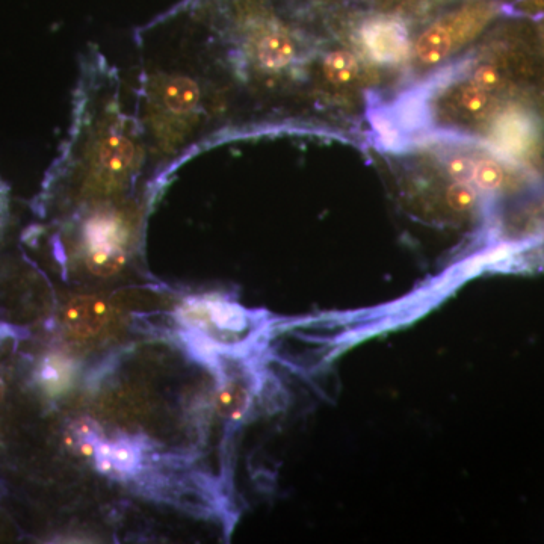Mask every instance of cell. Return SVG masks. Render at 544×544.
Returning a JSON list of instances; mask_svg holds the SVG:
<instances>
[{
  "mask_svg": "<svg viewBox=\"0 0 544 544\" xmlns=\"http://www.w3.org/2000/svg\"><path fill=\"white\" fill-rule=\"evenodd\" d=\"M448 201L451 208L458 212H466L472 209L476 203V192L473 186L467 182H455L448 189Z\"/></svg>",
  "mask_w": 544,
  "mask_h": 544,
  "instance_id": "obj_14",
  "label": "cell"
},
{
  "mask_svg": "<svg viewBox=\"0 0 544 544\" xmlns=\"http://www.w3.org/2000/svg\"><path fill=\"white\" fill-rule=\"evenodd\" d=\"M241 380H224L218 392V408L229 419H241L250 402V393Z\"/></svg>",
  "mask_w": 544,
  "mask_h": 544,
  "instance_id": "obj_9",
  "label": "cell"
},
{
  "mask_svg": "<svg viewBox=\"0 0 544 544\" xmlns=\"http://www.w3.org/2000/svg\"><path fill=\"white\" fill-rule=\"evenodd\" d=\"M455 46H458V41L446 19L424 32L416 43V55L424 64H439Z\"/></svg>",
  "mask_w": 544,
  "mask_h": 544,
  "instance_id": "obj_7",
  "label": "cell"
},
{
  "mask_svg": "<svg viewBox=\"0 0 544 544\" xmlns=\"http://www.w3.org/2000/svg\"><path fill=\"white\" fill-rule=\"evenodd\" d=\"M475 162L466 156H455L449 161L448 171L455 182H472L473 171H475Z\"/></svg>",
  "mask_w": 544,
  "mask_h": 544,
  "instance_id": "obj_17",
  "label": "cell"
},
{
  "mask_svg": "<svg viewBox=\"0 0 544 544\" xmlns=\"http://www.w3.org/2000/svg\"><path fill=\"white\" fill-rule=\"evenodd\" d=\"M473 84L486 91L496 90L501 85V75L492 65H484V67L478 68V72L475 73Z\"/></svg>",
  "mask_w": 544,
  "mask_h": 544,
  "instance_id": "obj_18",
  "label": "cell"
},
{
  "mask_svg": "<svg viewBox=\"0 0 544 544\" xmlns=\"http://www.w3.org/2000/svg\"><path fill=\"white\" fill-rule=\"evenodd\" d=\"M427 100L421 94H407L395 106V121L404 130H418L428 123Z\"/></svg>",
  "mask_w": 544,
  "mask_h": 544,
  "instance_id": "obj_8",
  "label": "cell"
},
{
  "mask_svg": "<svg viewBox=\"0 0 544 544\" xmlns=\"http://www.w3.org/2000/svg\"><path fill=\"white\" fill-rule=\"evenodd\" d=\"M256 55L260 67L268 72H279L294 59V41L282 31L266 32L257 41Z\"/></svg>",
  "mask_w": 544,
  "mask_h": 544,
  "instance_id": "obj_6",
  "label": "cell"
},
{
  "mask_svg": "<svg viewBox=\"0 0 544 544\" xmlns=\"http://www.w3.org/2000/svg\"><path fill=\"white\" fill-rule=\"evenodd\" d=\"M325 75L334 84H347L357 76V61L348 52H333L324 64Z\"/></svg>",
  "mask_w": 544,
  "mask_h": 544,
  "instance_id": "obj_11",
  "label": "cell"
},
{
  "mask_svg": "<svg viewBox=\"0 0 544 544\" xmlns=\"http://www.w3.org/2000/svg\"><path fill=\"white\" fill-rule=\"evenodd\" d=\"M111 318L108 301L96 295L73 298L64 310V322L68 330L81 337L96 336Z\"/></svg>",
  "mask_w": 544,
  "mask_h": 544,
  "instance_id": "obj_4",
  "label": "cell"
},
{
  "mask_svg": "<svg viewBox=\"0 0 544 544\" xmlns=\"http://www.w3.org/2000/svg\"><path fill=\"white\" fill-rule=\"evenodd\" d=\"M5 398V384L4 381H2V378H0V404H2V401H4Z\"/></svg>",
  "mask_w": 544,
  "mask_h": 544,
  "instance_id": "obj_19",
  "label": "cell"
},
{
  "mask_svg": "<svg viewBox=\"0 0 544 544\" xmlns=\"http://www.w3.org/2000/svg\"><path fill=\"white\" fill-rule=\"evenodd\" d=\"M366 47L372 58L380 62H396L408 53L405 29L396 22H374L363 29Z\"/></svg>",
  "mask_w": 544,
  "mask_h": 544,
  "instance_id": "obj_5",
  "label": "cell"
},
{
  "mask_svg": "<svg viewBox=\"0 0 544 544\" xmlns=\"http://www.w3.org/2000/svg\"><path fill=\"white\" fill-rule=\"evenodd\" d=\"M472 182L481 191H496L504 183V170L495 161H481L475 165Z\"/></svg>",
  "mask_w": 544,
  "mask_h": 544,
  "instance_id": "obj_12",
  "label": "cell"
},
{
  "mask_svg": "<svg viewBox=\"0 0 544 544\" xmlns=\"http://www.w3.org/2000/svg\"><path fill=\"white\" fill-rule=\"evenodd\" d=\"M489 91L483 90V88L476 87L475 84L472 87L466 88L461 96V103L464 108L470 112H481L486 108L489 103Z\"/></svg>",
  "mask_w": 544,
  "mask_h": 544,
  "instance_id": "obj_16",
  "label": "cell"
},
{
  "mask_svg": "<svg viewBox=\"0 0 544 544\" xmlns=\"http://www.w3.org/2000/svg\"><path fill=\"white\" fill-rule=\"evenodd\" d=\"M371 120L384 147H387V149H395V147L399 146V143H401V138H399V136L401 135H399L398 130L395 129V123H393V120L389 115L375 112V114L372 115Z\"/></svg>",
  "mask_w": 544,
  "mask_h": 544,
  "instance_id": "obj_15",
  "label": "cell"
},
{
  "mask_svg": "<svg viewBox=\"0 0 544 544\" xmlns=\"http://www.w3.org/2000/svg\"><path fill=\"white\" fill-rule=\"evenodd\" d=\"M529 126L520 117H507L499 123V140L510 147H522L528 141Z\"/></svg>",
  "mask_w": 544,
  "mask_h": 544,
  "instance_id": "obj_13",
  "label": "cell"
},
{
  "mask_svg": "<svg viewBox=\"0 0 544 544\" xmlns=\"http://www.w3.org/2000/svg\"><path fill=\"white\" fill-rule=\"evenodd\" d=\"M143 461L140 446L130 440H118L117 443L111 445L109 452V463L118 472L123 475H133L138 472Z\"/></svg>",
  "mask_w": 544,
  "mask_h": 544,
  "instance_id": "obj_10",
  "label": "cell"
},
{
  "mask_svg": "<svg viewBox=\"0 0 544 544\" xmlns=\"http://www.w3.org/2000/svg\"><path fill=\"white\" fill-rule=\"evenodd\" d=\"M114 88V78L99 72V65L79 88L72 138L55 176L81 201L121 194L143 168L140 127L123 111Z\"/></svg>",
  "mask_w": 544,
  "mask_h": 544,
  "instance_id": "obj_1",
  "label": "cell"
},
{
  "mask_svg": "<svg viewBox=\"0 0 544 544\" xmlns=\"http://www.w3.org/2000/svg\"><path fill=\"white\" fill-rule=\"evenodd\" d=\"M144 127L153 153L167 159L206 126V88L192 73L153 70L143 87Z\"/></svg>",
  "mask_w": 544,
  "mask_h": 544,
  "instance_id": "obj_2",
  "label": "cell"
},
{
  "mask_svg": "<svg viewBox=\"0 0 544 544\" xmlns=\"http://www.w3.org/2000/svg\"><path fill=\"white\" fill-rule=\"evenodd\" d=\"M130 218L124 209L102 208L81 227L84 262L93 274L114 276L124 268L129 253Z\"/></svg>",
  "mask_w": 544,
  "mask_h": 544,
  "instance_id": "obj_3",
  "label": "cell"
}]
</instances>
